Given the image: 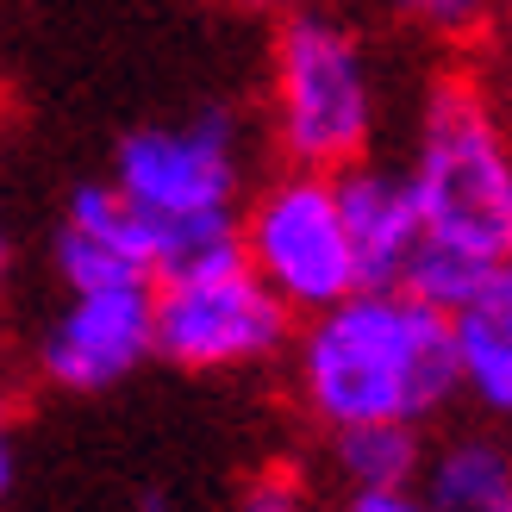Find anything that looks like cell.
<instances>
[{
	"label": "cell",
	"mask_w": 512,
	"mask_h": 512,
	"mask_svg": "<svg viewBox=\"0 0 512 512\" xmlns=\"http://www.w3.org/2000/svg\"><path fill=\"white\" fill-rule=\"evenodd\" d=\"M331 512H431L419 488H394V494H344Z\"/></svg>",
	"instance_id": "obj_14"
},
{
	"label": "cell",
	"mask_w": 512,
	"mask_h": 512,
	"mask_svg": "<svg viewBox=\"0 0 512 512\" xmlns=\"http://www.w3.org/2000/svg\"><path fill=\"white\" fill-rule=\"evenodd\" d=\"M150 306H157V356L188 375L263 369L294 338V313L250 275L238 244L157 275Z\"/></svg>",
	"instance_id": "obj_5"
},
{
	"label": "cell",
	"mask_w": 512,
	"mask_h": 512,
	"mask_svg": "<svg viewBox=\"0 0 512 512\" xmlns=\"http://www.w3.org/2000/svg\"><path fill=\"white\" fill-rule=\"evenodd\" d=\"M50 269H57L63 294L144 288V281H157V238L113 182H82L63 200V219L50 232Z\"/></svg>",
	"instance_id": "obj_8"
},
{
	"label": "cell",
	"mask_w": 512,
	"mask_h": 512,
	"mask_svg": "<svg viewBox=\"0 0 512 512\" xmlns=\"http://www.w3.org/2000/svg\"><path fill=\"white\" fill-rule=\"evenodd\" d=\"M269 132L288 169L338 175L363 163L381 132V82L363 32L325 7L281 19L269 44Z\"/></svg>",
	"instance_id": "obj_4"
},
{
	"label": "cell",
	"mask_w": 512,
	"mask_h": 512,
	"mask_svg": "<svg viewBox=\"0 0 512 512\" xmlns=\"http://www.w3.org/2000/svg\"><path fill=\"white\" fill-rule=\"evenodd\" d=\"M7 281H13V232L0 225V294H7Z\"/></svg>",
	"instance_id": "obj_16"
},
{
	"label": "cell",
	"mask_w": 512,
	"mask_h": 512,
	"mask_svg": "<svg viewBox=\"0 0 512 512\" xmlns=\"http://www.w3.org/2000/svg\"><path fill=\"white\" fill-rule=\"evenodd\" d=\"M232 7H250L256 13V7H281V0H232Z\"/></svg>",
	"instance_id": "obj_18"
},
{
	"label": "cell",
	"mask_w": 512,
	"mask_h": 512,
	"mask_svg": "<svg viewBox=\"0 0 512 512\" xmlns=\"http://www.w3.org/2000/svg\"><path fill=\"white\" fill-rule=\"evenodd\" d=\"M13 475H19V450H13V425H7V400H0V500L13 494Z\"/></svg>",
	"instance_id": "obj_15"
},
{
	"label": "cell",
	"mask_w": 512,
	"mask_h": 512,
	"mask_svg": "<svg viewBox=\"0 0 512 512\" xmlns=\"http://www.w3.org/2000/svg\"><path fill=\"white\" fill-rule=\"evenodd\" d=\"M294 394L325 431L425 425L456 400L450 319L413 288H356L288 338Z\"/></svg>",
	"instance_id": "obj_1"
},
{
	"label": "cell",
	"mask_w": 512,
	"mask_h": 512,
	"mask_svg": "<svg viewBox=\"0 0 512 512\" xmlns=\"http://www.w3.org/2000/svg\"><path fill=\"white\" fill-rule=\"evenodd\" d=\"M238 512H313V500H306L300 475H288V469H269V475H256L250 488L238 494Z\"/></svg>",
	"instance_id": "obj_13"
},
{
	"label": "cell",
	"mask_w": 512,
	"mask_h": 512,
	"mask_svg": "<svg viewBox=\"0 0 512 512\" xmlns=\"http://www.w3.org/2000/svg\"><path fill=\"white\" fill-rule=\"evenodd\" d=\"M456 394H469L488 419L512 425V263H494L450 306Z\"/></svg>",
	"instance_id": "obj_10"
},
{
	"label": "cell",
	"mask_w": 512,
	"mask_h": 512,
	"mask_svg": "<svg viewBox=\"0 0 512 512\" xmlns=\"http://www.w3.org/2000/svg\"><path fill=\"white\" fill-rule=\"evenodd\" d=\"M138 512H175V500H169V494H144Z\"/></svg>",
	"instance_id": "obj_17"
},
{
	"label": "cell",
	"mask_w": 512,
	"mask_h": 512,
	"mask_svg": "<svg viewBox=\"0 0 512 512\" xmlns=\"http://www.w3.org/2000/svg\"><path fill=\"white\" fill-rule=\"evenodd\" d=\"M238 256L294 319L325 313V306L363 288L344 213H338V182L319 169H281L275 182L244 194Z\"/></svg>",
	"instance_id": "obj_6"
},
{
	"label": "cell",
	"mask_w": 512,
	"mask_h": 512,
	"mask_svg": "<svg viewBox=\"0 0 512 512\" xmlns=\"http://www.w3.org/2000/svg\"><path fill=\"white\" fill-rule=\"evenodd\" d=\"M419 494L431 512H512V444L500 431H456L425 450Z\"/></svg>",
	"instance_id": "obj_11"
},
{
	"label": "cell",
	"mask_w": 512,
	"mask_h": 512,
	"mask_svg": "<svg viewBox=\"0 0 512 512\" xmlns=\"http://www.w3.org/2000/svg\"><path fill=\"white\" fill-rule=\"evenodd\" d=\"M331 469H338L344 494L419 488L425 438H419V425H350V431H331Z\"/></svg>",
	"instance_id": "obj_12"
},
{
	"label": "cell",
	"mask_w": 512,
	"mask_h": 512,
	"mask_svg": "<svg viewBox=\"0 0 512 512\" xmlns=\"http://www.w3.org/2000/svg\"><path fill=\"white\" fill-rule=\"evenodd\" d=\"M157 356V306L144 288H75L44 319L32 363L57 394H113Z\"/></svg>",
	"instance_id": "obj_7"
},
{
	"label": "cell",
	"mask_w": 512,
	"mask_h": 512,
	"mask_svg": "<svg viewBox=\"0 0 512 512\" xmlns=\"http://www.w3.org/2000/svg\"><path fill=\"white\" fill-rule=\"evenodd\" d=\"M107 182L144 213L150 238H157V275H169L238 244L244 132L225 107H200L188 119H150L119 138Z\"/></svg>",
	"instance_id": "obj_3"
},
{
	"label": "cell",
	"mask_w": 512,
	"mask_h": 512,
	"mask_svg": "<svg viewBox=\"0 0 512 512\" xmlns=\"http://www.w3.org/2000/svg\"><path fill=\"white\" fill-rule=\"evenodd\" d=\"M506 263H512V213H506Z\"/></svg>",
	"instance_id": "obj_19"
},
{
	"label": "cell",
	"mask_w": 512,
	"mask_h": 512,
	"mask_svg": "<svg viewBox=\"0 0 512 512\" xmlns=\"http://www.w3.org/2000/svg\"><path fill=\"white\" fill-rule=\"evenodd\" d=\"M406 188L419 207V256L400 288L450 313L494 263H506L512 132L469 75H444L419 107Z\"/></svg>",
	"instance_id": "obj_2"
},
{
	"label": "cell",
	"mask_w": 512,
	"mask_h": 512,
	"mask_svg": "<svg viewBox=\"0 0 512 512\" xmlns=\"http://www.w3.org/2000/svg\"><path fill=\"white\" fill-rule=\"evenodd\" d=\"M331 182H338V213H344L363 288H400L419 256V207H413V188H406V169L363 157L338 169Z\"/></svg>",
	"instance_id": "obj_9"
}]
</instances>
